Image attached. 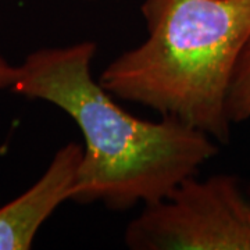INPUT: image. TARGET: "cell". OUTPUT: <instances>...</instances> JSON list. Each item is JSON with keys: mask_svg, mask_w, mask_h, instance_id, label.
<instances>
[{"mask_svg": "<svg viewBox=\"0 0 250 250\" xmlns=\"http://www.w3.org/2000/svg\"><path fill=\"white\" fill-rule=\"evenodd\" d=\"M98 45L39 49L18 65L11 88L62 110L80 128L83 153L71 200L126 211L167 197L218 153L205 132L172 117L142 120L117 104L93 77Z\"/></svg>", "mask_w": 250, "mask_h": 250, "instance_id": "cell-1", "label": "cell"}, {"mask_svg": "<svg viewBox=\"0 0 250 250\" xmlns=\"http://www.w3.org/2000/svg\"><path fill=\"white\" fill-rule=\"evenodd\" d=\"M147 36L100 74L118 99L228 143L227 100L250 41V0H143Z\"/></svg>", "mask_w": 250, "mask_h": 250, "instance_id": "cell-2", "label": "cell"}, {"mask_svg": "<svg viewBox=\"0 0 250 250\" xmlns=\"http://www.w3.org/2000/svg\"><path fill=\"white\" fill-rule=\"evenodd\" d=\"M132 250H250V190L238 177L184 179L126 225Z\"/></svg>", "mask_w": 250, "mask_h": 250, "instance_id": "cell-3", "label": "cell"}, {"mask_svg": "<svg viewBox=\"0 0 250 250\" xmlns=\"http://www.w3.org/2000/svg\"><path fill=\"white\" fill-rule=\"evenodd\" d=\"M83 146L70 142L62 146L42 177L22 195L0 207V250L32 248L46 220L71 200Z\"/></svg>", "mask_w": 250, "mask_h": 250, "instance_id": "cell-4", "label": "cell"}, {"mask_svg": "<svg viewBox=\"0 0 250 250\" xmlns=\"http://www.w3.org/2000/svg\"><path fill=\"white\" fill-rule=\"evenodd\" d=\"M227 113L232 124H241L250 120V41L245 46L233 71Z\"/></svg>", "mask_w": 250, "mask_h": 250, "instance_id": "cell-5", "label": "cell"}, {"mask_svg": "<svg viewBox=\"0 0 250 250\" xmlns=\"http://www.w3.org/2000/svg\"><path fill=\"white\" fill-rule=\"evenodd\" d=\"M18 75V65L10 64L0 54V90L10 89L14 86Z\"/></svg>", "mask_w": 250, "mask_h": 250, "instance_id": "cell-6", "label": "cell"}, {"mask_svg": "<svg viewBox=\"0 0 250 250\" xmlns=\"http://www.w3.org/2000/svg\"><path fill=\"white\" fill-rule=\"evenodd\" d=\"M88 1H93V0H88Z\"/></svg>", "mask_w": 250, "mask_h": 250, "instance_id": "cell-7", "label": "cell"}]
</instances>
